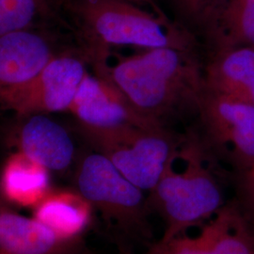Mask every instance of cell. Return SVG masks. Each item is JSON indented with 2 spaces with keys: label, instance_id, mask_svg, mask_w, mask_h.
<instances>
[{
  "label": "cell",
  "instance_id": "6da1fadb",
  "mask_svg": "<svg viewBox=\"0 0 254 254\" xmlns=\"http://www.w3.org/2000/svg\"><path fill=\"white\" fill-rule=\"evenodd\" d=\"M116 57L113 63H92V69L107 75L146 118L163 126L164 119L182 109H198L204 70L192 49L156 47Z\"/></svg>",
  "mask_w": 254,
  "mask_h": 254
},
{
  "label": "cell",
  "instance_id": "7a4b0ae2",
  "mask_svg": "<svg viewBox=\"0 0 254 254\" xmlns=\"http://www.w3.org/2000/svg\"><path fill=\"white\" fill-rule=\"evenodd\" d=\"M59 9L72 21L90 63L118 46L192 49L194 45L190 30L156 0H59Z\"/></svg>",
  "mask_w": 254,
  "mask_h": 254
},
{
  "label": "cell",
  "instance_id": "3957f363",
  "mask_svg": "<svg viewBox=\"0 0 254 254\" xmlns=\"http://www.w3.org/2000/svg\"><path fill=\"white\" fill-rule=\"evenodd\" d=\"M149 194V203L166 224L160 242L182 236L189 228L214 217L224 205L222 192L197 141L177 144Z\"/></svg>",
  "mask_w": 254,
  "mask_h": 254
},
{
  "label": "cell",
  "instance_id": "277c9868",
  "mask_svg": "<svg viewBox=\"0 0 254 254\" xmlns=\"http://www.w3.org/2000/svg\"><path fill=\"white\" fill-rule=\"evenodd\" d=\"M78 129L94 151L104 154L129 181L149 193L160 180L177 146L163 127L78 126Z\"/></svg>",
  "mask_w": 254,
  "mask_h": 254
},
{
  "label": "cell",
  "instance_id": "5b68a950",
  "mask_svg": "<svg viewBox=\"0 0 254 254\" xmlns=\"http://www.w3.org/2000/svg\"><path fill=\"white\" fill-rule=\"evenodd\" d=\"M76 190L102 217L127 234L146 235L149 199L124 176L104 154L96 151L79 160Z\"/></svg>",
  "mask_w": 254,
  "mask_h": 254
},
{
  "label": "cell",
  "instance_id": "8992f818",
  "mask_svg": "<svg viewBox=\"0 0 254 254\" xmlns=\"http://www.w3.org/2000/svg\"><path fill=\"white\" fill-rule=\"evenodd\" d=\"M88 64L84 52L57 53L32 78L8 94L0 108L20 117L68 112L89 71Z\"/></svg>",
  "mask_w": 254,
  "mask_h": 254
},
{
  "label": "cell",
  "instance_id": "52a82bcc",
  "mask_svg": "<svg viewBox=\"0 0 254 254\" xmlns=\"http://www.w3.org/2000/svg\"><path fill=\"white\" fill-rule=\"evenodd\" d=\"M197 112L209 144L240 173L254 167V106L204 91Z\"/></svg>",
  "mask_w": 254,
  "mask_h": 254
},
{
  "label": "cell",
  "instance_id": "ba28073f",
  "mask_svg": "<svg viewBox=\"0 0 254 254\" xmlns=\"http://www.w3.org/2000/svg\"><path fill=\"white\" fill-rule=\"evenodd\" d=\"M68 112L78 126L91 128L163 127L140 114L107 75L94 69L86 73Z\"/></svg>",
  "mask_w": 254,
  "mask_h": 254
},
{
  "label": "cell",
  "instance_id": "9c48e42d",
  "mask_svg": "<svg viewBox=\"0 0 254 254\" xmlns=\"http://www.w3.org/2000/svg\"><path fill=\"white\" fill-rule=\"evenodd\" d=\"M53 41L45 27L0 37V104L59 53Z\"/></svg>",
  "mask_w": 254,
  "mask_h": 254
},
{
  "label": "cell",
  "instance_id": "30bf717a",
  "mask_svg": "<svg viewBox=\"0 0 254 254\" xmlns=\"http://www.w3.org/2000/svg\"><path fill=\"white\" fill-rule=\"evenodd\" d=\"M22 118L11 135L15 151L44 165L50 172L67 171L75 155V147L69 132L45 114Z\"/></svg>",
  "mask_w": 254,
  "mask_h": 254
},
{
  "label": "cell",
  "instance_id": "8fae6325",
  "mask_svg": "<svg viewBox=\"0 0 254 254\" xmlns=\"http://www.w3.org/2000/svg\"><path fill=\"white\" fill-rule=\"evenodd\" d=\"M38 221L3 209L0 213V254H69L75 246Z\"/></svg>",
  "mask_w": 254,
  "mask_h": 254
},
{
  "label": "cell",
  "instance_id": "7c38bea8",
  "mask_svg": "<svg viewBox=\"0 0 254 254\" xmlns=\"http://www.w3.org/2000/svg\"><path fill=\"white\" fill-rule=\"evenodd\" d=\"M206 91L254 106V48L216 52L204 70Z\"/></svg>",
  "mask_w": 254,
  "mask_h": 254
},
{
  "label": "cell",
  "instance_id": "4fadbf2b",
  "mask_svg": "<svg viewBox=\"0 0 254 254\" xmlns=\"http://www.w3.org/2000/svg\"><path fill=\"white\" fill-rule=\"evenodd\" d=\"M50 171L25 154L15 151L0 173V194L5 201L34 208L51 191Z\"/></svg>",
  "mask_w": 254,
  "mask_h": 254
},
{
  "label": "cell",
  "instance_id": "5bb4252c",
  "mask_svg": "<svg viewBox=\"0 0 254 254\" xmlns=\"http://www.w3.org/2000/svg\"><path fill=\"white\" fill-rule=\"evenodd\" d=\"M91 212L78 191L51 190L33 208V217L63 238L76 241L90 224Z\"/></svg>",
  "mask_w": 254,
  "mask_h": 254
},
{
  "label": "cell",
  "instance_id": "9a60e30c",
  "mask_svg": "<svg viewBox=\"0 0 254 254\" xmlns=\"http://www.w3.org/2000/svg\"><path fill=\"white\" fill-rule=\"evenodd\" d=\"M205 34L216 52L254 48V0H226L210 20Z\"/></svg>",
  "mask_w": 254,
  "mask_h": 254
},
{
  "label": "cell",
  "instance_id": "2e32d148",
  "mask_svg": "<svg viewBox=\"0 0 254 254\" xmlns=\"http://www.w3.org/2000/svg\"><path fill=\"white\" fill-rule=\"evenodd\" d=\"M235 206L212 217L200 234L212 254H254V226Z\"/></svg>",
  "mask_w": 254,
  "mask_h": 254
},
{
  "label": "cell",
  "instance_id": "e0dca14e",
  "mask_svg": "<svg viewBox=\"0 0 254 254\" xmlns=\"http://www.w3.org/2000/svg\"><path fill=\"white\" fill-rule=\"evenodd\" d=\"M59 10V0H0V37L44 27Z\"/></svg>",
  "mask_w": 254,
  "mask_h": 254
},
{
  "label": "cell",
  "instance_id": "ac0fdd59",
  "mask_svg": "<svg viewBox=\"0 0 254 254\" xmlns=\"http://www.w3.org/2000/svg\"><path fill=\"white\" fill-rule=\"evenodd\" d=\"M226 0H168L177 22L188 30H203Z\"/></svg>",
  "mask_w": 254,
  "mask_h": 254
},
{
  "label": "cell",
  "instance_id": "d6986e66",
  "mask_svg": "<svg viewBox=\"0 0 254 254\" xmlns=\"http://www.w3.org/2000/svg\"><path fill=\"white\" fill-rule=\"evenodd\" d=\"M147 254H212L200 234L195 237L180 236L158 242Z\"/></svg>",
  "mask_w": 254,
  "mask_h": 254
},
{
  "label": "cell",
  "instance_id": "ffe728a7",
  "mask_svg": "<svg viewBox=\"0 0 254 254\" xmlns=\"http://www.w3.org/2000/svg\"><path fill=\"white\" fill-rule=\"evenodd\" d=\"M240 190L247 213L254 226V167L241 173Z\"/></svg>",
  "mask_w": 254,
  "mask_h": 254
},
{
  "label": "cell",
  "instance_id": "44dd1931",
  "mask_svg": "<svg viewBox=\"0 0 254 254\" xmlns=\"http://www.w3.org/2000/svg\"><path fill=\"white\" fill-rule=\"evenodd\" d=\"M4 201H5V200L2 198V196H1V194H0V213H1V211H2L3 209L5 208Z\"/></svg>",
  "mask_w": 254,
  "mask_h": 254
}]
</instances>
